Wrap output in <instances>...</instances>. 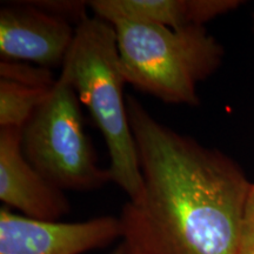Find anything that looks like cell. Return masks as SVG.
<instances>
[{
  "label": "cell",
  "mask_w": 254,
  "mask_h": 254,
  "mask_svg": "<svg viewBox=\"0 0 254 254\" xmlns=\"http://www.w3.org/2000/svg\"><path fill=\"white\" fill-rule=\"evenodd\" d=\"M124 244L126 245V249H127V254H147L144 251H141L140 249H138L136 246H133V245H129V244H127L124 241Z\"/></svg>",
  "instance_id": "13"
},
{
  "label": "cell",
  "mask_w": 254,
  "mask_h": 254,
  "mask_svg": "<svg viewBox=\"0 0 254 254\" xmlns=\"http://www.w3.org/2000/svg\"><path fill=\"white\" fill-rule=\"evenodd\" d=\"M21 132L17 127H0V200L27 218L59 221L71 209L68 199L28 163Z\"/></svg>",
  "instance_id": "7"
},
{
  "label": "cell",
  "mask_w": 254,
  "mask_h": 254,
  "mask_svg": "<svg viewBox=\"0 0 254 254\" xmlns=\"http://www.w3.org/2000/svg\"><path fill=\"white\" fill-rule=\"evenodd\" d=\"M123 238L120 217L43 221L0 209V254H84Z\"/></svg>",
  "instance_id": "5"
},
{
  "label": "cell",
  "mask_w": 254,
  "mask_h": 254,
  "mask_svg": "<svg viewBox=\"0 0 254 254\" xmlns=\"http://www.w3.org/2000/svg\"><path fill=\"white\" fill-rule=\"evenodd\" d=\"M239 254H254V250H249V251H240Z\"/></svg>",
  "instance_id": "15"
},
{
  "label": "cell",
  "mask_w": 254,
  "mask_h": 254,
  "mask_svg": "<svg viewBox=\"0 0 254 254\" xmlns=\"http://www.w3.org/2000/svg\"><path fill=\"white\" fill-rule=\"evenodd\" d=\"M62 72L103 134L112 182L126 193L128 201H135L142 192V177L124 95L126 81L113 25L95 15L79 25Z\"/></svg>",
  "instance_id": "2"
},
{
  "label": "cell",
  "mask_w": 254,
  "mask_h": 254,
  "mask_svg": "<svg viewBox=\"0 0 254 254\" xmlns=\"http://www.w3.org/2000/svg\"><path fill=\"white\" fill-rule=\"evenodd\" d=\"M126 105L142 192L124 206L123 241L147 254H239L252 184L243 168L158 122L133 95Z\"/></svg>",
  "instance_id": "1"
},
{
  "label": "cell",
  "mask_w": 254,
  "mask_h": 254,
  "mask_svg": "<svg viewBox=\"0 0 254 254\" xmlns=\"http://www.w3.org/2000/svg\"><path fill=\"white\" fill-rule=\"evenodd\" d=\"M32 4L43 11L56 17L65 19L74 26H79L90 17L87 15L88 1L79 0H38L31 1Z\"/></svg>",
  "instance_id": "11"
},
{
  "label": "cell",
  "mask_w": 254,
  "mask_h": 254,
  "mask_svg": "<svg viewBox=\"0 0 254 254\" xmlns=\"http://www.w3.org/2000/svg\"><path fill=\"white\" fill-rule=\"evenodd\" d=\"M0 79L19 82L31 87L52 88L57 79L50 68L33 64L1 59L0 62Z\"/></svg>",
  "instance_id": "10"
},
{
  "label": "cell",
  "mask_w": 254,
  "mask_h": 254,
  "mask_svg": "<svg viewBox=\"0 0 254 254\" xmlns=\"http://www.w3.org/2000/svg\"><path fill=\"white\" fill-rule=\"evenodd\" d=\"M110 254H127V249H126L125 244H124V241L122 244H119L118 247H117V249H114Z\"/></svg>",
  "instance_id": "14"
},
{
  "label": "cell",
  "mask_w": 254,
  "mask_h": 254,
  "mask_svg": "<svg viewBox=\"0 0 254 254\" xmlns=\"http://www.w3.org/2000/svg\"><path fill=\"white\" fill-rule=\"evenodd\" d=\"M79 103L74 87L62 72L21 132L28 163L63 190H92L112 182L110 171L98 166Z\"/></svg>",
  "instance_id": "4"
},
{
  "label": "cell",
  "mask_w": 254,
  "mask_h": 254,
  "mask_svg": "<svg viewBox=\"0 0 254 254\" xmlns=\"http://www.w3.org/2000/svg\"><path fill=\"white\" fill-rule=\"evenodd\" d=\"M50 91L0 79V127L23 128Z\"/></svg>",
  "instance_id": "9"
},
{
  "label": "cell",
  "mask_w": 254,
  "mask_h": 254,
  "mask_svg": "<svg viewBox=\"0 0 254 254\" xmlns=\"http://www.w3.org/2000/svg\"><path fill=\"white\" fill-rule=\"evenodd\" d=\"M75 31L77 26L31 1L6 4L0 9V56L46 68L63 66Z\"/></svg>",
  "instance_id": "6"
},
{
  "label": "cell",
  "mask_w": 254,
  "mask_h": 254,
  "mask_svg": "<svg viewBox=\"0 0 254 254\" xmlns=\"http://www.w3.org/2000/svg\"><path fill=\"white\" fill-rule=\"evenodd\" d=\"M126 84L164 103L196 106V87L221 65L224 49L205 26L180 30L114 19Z\"/></svg>",
  "instance_id": "3"
},
{
  "label": "cell",
  "mask_w": 254,
  "mask_h": 254,
  "mask_svg": "<svg viewBox=\"0 0 254 254\" xmlns=\"http://www.w3.org/2000/svg\"><path fill=\"white\" fill-rule=\"evenodd\" d=\"M249 250H254V183L251 184L249 195H247L243 227H241L240 251Z\"/></svg>",
  "instance_id": "12"
},
{
  "label": "cell",
  "mask_w": 254,
  "mask_h": 254,
  "mask_svg": "<svg viewBox=\"0 0 254 254\" xmlns=\"http://www.w3.org/2000/svg\"><path fill=\"white\" fill-rule=\"evenodd\" d=\"M239 0H91L95 17L111 23L129 19L180 30L207 21L239 7Z\"/></svg>",
  "instance_id": "8"
}]
</instances>
